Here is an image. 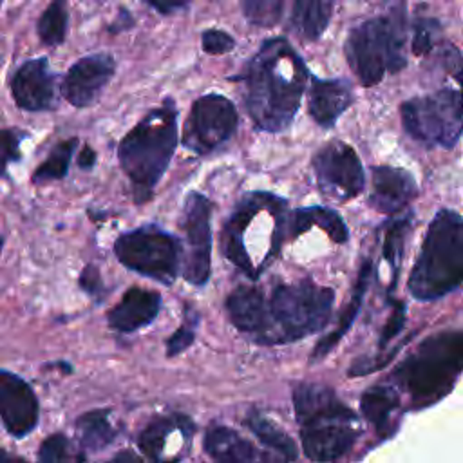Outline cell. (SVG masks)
I'll return each mask as SVG.
<instances>
[{
  "label": "cell",
  "mask_w": 463,
  "mask_h": 463,
  "mask_svg": "<svg viewBox=\"0 0 463 463\" xmlns=\"http://www.w3.org/2000/svg\"><path fill=\"white\" fill-rule=\"evenodd\" d=\"M242 101L253 125L264 132H284L300 107L307 69L284 38L260 45L242 72Z\"/></svg>",
  "instance_id": "1"
},
{
  "label": "cell",
  "mask_w": 463,
  "mask_h": 463,
  "mask_svg": "<svg viewBox=\"0 0 463 463\" xmlns=\"http://www.w3.org/2000/svg\"><path fill=\"white\" fill-rule=\"evenodd\" d=\"M286 199L269 192H248L232 210L222 226L224 257L250 279L259 275L279 255L286 237Z\"/></svg>",
  "instance_id": "2"
},
{
  "label": "cell",
  "mask_w": 463,
  "mask_h": 463,
  "mask_svg": "<svg viewBox=\"0 0 463 463\" xmlns=\"http://www.w3.org/2000/svg\"><path fill=\"white\" fill-rule=\"evenodd\" d=\"M293 407L304 454L313 461L340 459L362 434L356 412L327 385L298 383L293 391Z\"/></svg>",
  "instance_id": "3"
},
{
  "label": "cell",
  "mask_w": 463,
  "mask_h": 463,
  "mask_svg": "<svg viewBox=\"0 0 463 463\" xmlns=\"http://www.w3.org/2000/svg\"><path fill=\"white\" fill-rule=\"evenodd\" d=\"M177 145V107L166 98L152 109L118 145L121 170L132 184L136 203H146L166 172Z\"/></svg>",
  "instance_id": "4"
},
{
  "label": "cell",
  "mask_w": 463,
  "mask_h": 463,
  "mask_svg": "<svg viewBox=\"0 0 463 463\" xmlns=\"http://www.w3.org/2000/svg\"><path fill=\"white\" fill-rule=\"evenodd\" d=\"M463 367V333L441 331L425 338L392 371V382L414 411L430 407L454 389Z\"/></svg>",
  "instance_id": "5"
},
{
  "label": "cell",
  "mask_w": 463,
  "mask_h": 463,
  "mask_svg": "<svg viewBox=\"0 0 463 463\" xmlns=\"http://www.w3.org/2000/svg\"><path fill=\"white\" fill-rule=\"evenodd\" d=\"M463 280V221L443 208L430 221L407 288L416 300L429 302L458 289Z\"/></svg>",
  "instance_id": "6"
},
{
  "label": "cell",
  "mask_w": 463,
  "mask_h": 463,
  "mask_svg": "<svg viewBox=\"0 0 463 463\" xmlns=\"http://www.w3.org/2000/svg\"><path fill=\"white\" fill-rule=\"evenodd\" d=\"M405 34L403 0H394L385 14L371 18L351 31L345 42V58L364 87H373L387 72L394 74L405 67Z\"/></svg>",
  "instance_id": "7"
},
{
  "label": "cell",
  "mask_w": 463,
  "mask_h": 463,
  "mask_svg": "<svg viewBox=\"0 0 463 463\" xmlns=\"http://www.w3.org/2000/svg\"><path fill=\"white\" fill-rule=\"evenodd\" d=\"M333 302V288L317 286L307 279L273 288L266 302L269 322L266 345L297 342L322 331L331 320Z\"/></svg>",
  "instance_id": "8"
},
{
  "label": "cell",
  "mask_w": 463,
  "mask_h": 463,
  "mask_svg": "<svg viewBox=\"0 0 463 463\" xmlns=\"http://www.w3.org/2000/svg\"><path fill=\"white\" fill-rule=\"evenodd\" d=\"M400 114L405 132L425 146L452 148L461 137L463 112L458 89H441L403 101Z\"/></svg>",
  "instance_id": "9"
},
{
  "label": "cell",
  "mask_w": 463,
  "mask_h": 463,
  "mask_svg": "<svg viewBox=\"0 0 463 463\" xmlns=\"http://www.w3.org/2000/svg\"><path fill=\"white\" fill-rule=\"evenodd\" d=\"M181 253L179 239L154 224L125 232L114 242V255L125 268L166 286L179 273Z\"/></svg>",
  "instance_id": "10"
},
{
  "label": "cell",
  "mask_w": 463,
  "mask_h": 463,
  "mask_svg": "<svg viewBox=\"0 0 463 463\" xmlns=\"http://www.w3.org/2000/svg\"><path fill=\"white\" fill-rule=\"evenodd\" d=\"M235 105L222 94H206L194 101L183 128V145L197 156H208L237 130Z\"/></svg>",
  "instance_id": "11"
},
{
  "label": "cell",
  "mask_w": 463,
  "mask_h": 463,
  "mask_svg": "<svg viewBox=\"0 0 463 463\" xmlns=\"http://www.w3.org/2000/svg\"><path fill=\"white\" fill-rule=\"evenodd\" d=\"M311 165L320 190L335 201H351L365 186V174L358 154L351 145L340 139L320 146Z\"/></svg>",
  "instance_id": "12"
},
{
  "label": "cell",
  "mask_w": 463,
  "mask_h": 463,
  "mask_svg": "<svg viewBox=\"0 0 463 463\" xmlns=\"http://www.w3.org/2000/svg\"><path fill=\"white\" fill-rule=\"evenodd\" d=\"M212 203L199 192H188L181 213V228L186 237L183 277L192 286H204L212 269Z\"/></svg>",
  "instance_id": "13"
},
{
  "label": "cell",
  "mask_w": 463,
  "mask_h": 463,
  "mask_svg": "<svg viewBox=\"0 0 463 463\" xmlns=\"http://www.w3.org/2000/svg\"><path fill=\"white\" fill-rule=\"evenodd\" d=\"M194 421L179 412L154 418L137 436V449L154 461H174L190 447Z\"/></svg>",
  "instance_id": "14"
},
{
  "label": "cell",
  "mask_w": 463,
  "mask_h": 463,
  "mask_svg": "<svg viewBox=\"0 0 463 463\" xmlns=\"http://www.w3.org/2000/svg\"><path fill=\"white\" fill-rule=\"evenodd\" d=\"M0 418L13 438H24L33 432L40 418V405L33 387L7 369H0Z\"/></svg>",
  "instance_id": "15"
},
{
  "label": "cell",
  "mask_w": 463,
  "mask_h": 463,
  "mask_svg": "<svg viewBox=\"0 0 463 463\" xmlns=\"http://www.w3.org/2000/svg\"><path fill=\"white\" fill-rule=\"evenodd\" d=\"M114 71L116 61L110 54H89L69 69L61 83V94L74 107H89L99 98Z\"/></svg>",
  "instance_id": "16"
},
{
  "label": "cell",
  "mask_w": 463,
  "mask_h": 463,
  "mask_svg": "<svg viewBox=\"0 0 463 463\" xmlns=\"http://www.w3.org/2000/svg\"><path fill=\"white\" fill-rule=\"evenodd\" d=\"M11 92L24 110H52L56 107V80L47 60L34 58L25 61L11 78Z\"/></svg>",
  "instance_id": "17"
},
{
  "label": "cell",
  "mask_w": 463,
  "mask_h": 463,
  "mask_svg": "<svg viewBox=\"0 0 463 463\" xmlns=\"http://www.w3.org/2000/svg\"><path fill=\"white\" fill-rule=\"evenodd\" d=\"M228 318L235 329L250 335L257 344L266 345V336L269 329L266 300L259 288L239 286L226 298Z\"/></svg>",
  "instance_id": "18"
},
{
  "label": "cell",
  "mask_w": 463,
  "mask_h": 463,
  "mask_svg": "<svg viewBox=\"0 0 463 463\" xmlns=\"http://www.w3.org/2000/svg\"><path fill=\"white\" fill-rule=\"evenodd\" d=\"M416 194L418 183L411 172L385 165L373 168V190L369 203L376 212L396 213L405 208Z\"/></svg>",
  "instance_id": "19"
},
{
  "label": "cell",
  "mask_w": 463,
  "mask_h": 463,
  "mask_svg": "<svg viewBox=\"0 0 463 463\" xmlns=\"http://www.w3.org/2000/svg\"><path fill=\"white\" fill-rule=\"evenodd\" d=\"M161 309V295L143 288H128L121 300L109 309V327L118 333H134L148 326Z\"/></svg>",
  "instance_id": "20"
},
{
  "label": "cell",
  "mask_w": 463,
  "mask_h": 463,
  "mask_svg": "<svg viewBox=\"0 0 463 463\" xmlns=\"http://www.w3.org/2000/svg\"><path fill=\"white\" fill-rule=\"evenodd\" d=\"M353 103V87L344 78L311 80L307 110L317 125L331 128L344 110Z\"/></svg>",
  "instance_id": "21"
},
{
  "label": "cell",
  "mask_w": 463,
  "mask_h": 463,
  "mask_svg": "<svg viewBox=\"0 0 463 463\" xmlns=\"http://www.w3.org/2000/svg\"><path fill=\"white\" fill-rule=\"evenodd\" d=\"M402 409L400 392L392 385H373L360 396L362 416L374 427L380 436H392L396 412Z\"/></svg>",
  "instance_id": "22"
},
{
  "label": "cell",
  "mask_w": 463,
  "mask_h": 463,
  "mask_svg": "<svg viewBox=\"0 0 463 463\" xmlns=\"http://www.w3.org/2000/svg\"><path fill=\"white\" fill-rule=\"evenodd\" d=\"M311 226H320L333 242L344 244L349 239V230L342 217L326 206L297 208L286 215V237L295 239Z\"/></svg>",
  "instance_id": "23"
},
{
  "label": "cell",
  "mask_w": 463,
  "mask_h": 463,
  "mask_svg": "<svg viewBox=\"0 0 463 463\" xmlns=\"http://www.w3.org/2000/svg\"><path fill=\"white\" fill-rule=\"evenodd\" d=\"M204 450L212 459L224 463H251L262 459L248 439L224 425H213L206 430Z\"/></svg>",
  "instance_id": "24"
},
{
  "label": "cell",
  "mask_w": 463,
  "mask_h": 463,
  "mask_svg": "<svg viewBox=\"0 0 463 463\" xmlns=\"http://www.w3.org/2000/svg\"><path fill=\"white\" fill-rule=\"evenodd\" d=\"M371 275H373V262H371L369 259H364V262H362V266H360V271H358V279H356L354 291H353V295H351V302H349L347 307L342 311L336 329H335L331 335H327V336H324V338H320V340L317 342V345H315V349H313V353H311V356H309L311 362H318V360H322L326 354H329V353L336 347V344L342 340V336L351 329L354 318H356L358 313H360L364 297H365L367 288H369V282H371Z\"/></svg>",
  "instance_id": "25"
},
{
  "label": "cell",
  "mask_w": 463,
  "mask_h": 463,
  "mask_svg": "<svg viewBox=\"0 0 463 463\" xmlns=\"http://www.w3.org/2000/svg\"><path fill=\"white\" fill-rule=\"evenodd\" d=\"M74 429L80 447L85 452H99L118 438V429L110 421V409H94L81 414Z\"/></svg>",
  "instance_id": "26"
},
{
  "label": "cell",
  "mask_w": 463,
  "mask_h": 463,
  "mask_svg": "<svg viewBox=\"0 0 463 463\" xmlns=\"http://www.w3.org/2000/svg\"><path fill=\"white\" fill-rule=\"evenodd\" d=\"M335 0H295L291 24L293 29L304 40H317L326 31L331 14H333Z\"/></svg>",
  "instance_id": "27"
},
{
  "label": "cell",
  "mask_w": 463,
  "mask_h": 463,
  "mask_svg": "<svg viewBox=\"0 0 463 463\" xmlns=\"http://www.w3.org/2000/svg\"><path fill=\"white\" fill-rule=\"evenodd\" d=\"M244 425L269 449L277 450L284 459H297L298 458V450L295 441L279 427L275 425L271 420H268L264 414H260L259 411H251L246 420Z\"/></svg>",
  "instance_id": "28"
},
{
  "label": "cell",
  "mask_w": 463,
  "mask_h": 463,
  "mask_svg": "<svg viewBox=\"0 0 463 463\" xmlns=\"http://www.w3.org/2000/svg\"><path fill=\"white\" fill-rule=\"evenodd\" d=\"M78 145L76 137L60 141L51 154L47 156V159L34 170L33 174V183H49V181H56V179H63L69 172V165L74 154V148Z\"/></svg>",
  "instance_id": "29"
},
{
  "label": "cell",
  "mask_w": 463,
  "mask_h": 463,
  "mask_svg": "<svg viewBox=\"0 0 463 463\" xmlns=\"http://www.w3.org/2000/svg\"><path fill=\"white\" fill-rule=\"evenodd\" d=\"M67 0H52L38 22V34L45 45H60L67 33Z\"/></svg>",
  "instance_id": "30"
},
{
  "label": "cell",
  "mask_w": 463,
  "mask_h": 463,
  "mask_svg": "<svg viewBox=\"0 0 463 463\" xmlns=\"http://www.w3.org/2000/svg\"><path fill=\"white\" fill-rule=\"evenodd\" d=\"M411 230V213L407 217L396 219L387 226L385 239H383V257L389 262L392 269V286L394 288L402 266V257H403V246H405V237Z\"/></svg>",
  "instance_id": "31"
},
{
  "label": "cell",
  "mask_w": 463,
  "mask_h": 463,
  "mask_svg": "<svg viewBox=\"0 0 463 463\" xmlns=\"http://www.w3.org/2000/svg\"><path fill=\"white\" fill-rule=\"evenodd\" d=\"M87 456L83 452H76V449H72L71 439L61 434H51L47 439H43V443L40 445L38 450V459L43 463H54V461H83Z\"/></svg>",
  "instance_id": "32"
},
{
  "label": "cell",
  "mask_w": 463,
  "mask_h": 463,
  "mask_svg": "<svg viewBox=\"0 0 463 463\" xmlns=\"http://www.w3.org/2000/svg\"><path fill=\"white\" fill-rule=\"evenodd\" d=\"M244 16L262 27H271L280 20L284 0H241Z\"/></svg>",
  "instance_id": "33"
},
{
  "label": "cell",
  "mask_w": 463,
  "mask_h": 463,
  "mask_svg": "<svg viewBox=\"0 0 463 463\" xmlns=\"http://www.w3.org/2000/svg\"><path fill=\"white\" fill-rule=\"evenodd\" d=\"M197 322H199V315L194 311L192 306L186 304L184 306V322L166 340V356H177L194 344Z\"/></svg>",
  "instance_id": "34"
},
{
  "label": "cell",
  "mask_w": 463,
  "mask_h": 463,
  "mask_svg": "<svg viewBox=\"0 0 463 463\" xmlns=\"http://www.w3.org/2000/svg\"><path fill=\"white\" fill-rule=\"evenodd\" d=\"M441 34V27L438 20L418 16L414 22V36H412V52L416 56H423L432 51L438 38Z\"/></svg>",
  "instance_id": "35"
},
{
  "label": "cell",
  "mask_w": 463,
  "mask_h": 463,
  "mask_svg": "<svg viewBox=\"0 0 463 463\" xmlns=\"http://www.w3.org/2000/svg\"><path fill=\"white\" fill-rule=\"evenodd\" d=\"M24 137H27V134L20 128L0 130V177H4L7 168L22 157L20 145Z\"/></svg>",
  "instance_id": "36"
},
{
  "label": "cell",
  "mask_w": 463,
  "mask_h": 463,
  "mask_svg": "<svg viewBox=\"0 0 463 463\" xmlns=\"http://www.w3.org/2000/svg\"><path fill=\"white\" fill-rule=\"evenodd\" d=\"M201 45L208 54H224L235 47V40L224 31L208 29L201 34Z\"/></svg>",
  "instance_id": "37"
},
{
  "label": "cell",
  "mask_w": 463,
  "mask_h": 463,
  "mask_svg": "<svg viewBox=\"0 0 463 463\" xmlns=\"http://www.w3.org/2000/svg\"><path fill=\"white\" fill-rule=\"evenodd\" d=\"M405 315H407V307L403 302H396L392 307V313L385 324V327L382 329L380 335V342H378V349L383 351L387 347V344L403 329L405 324Z\"/></svg>",
  "instance_id": "38"
},
{
  "label": "cell",
  "mask_w": 463,
  "mask_h": 463,
  "mask_svg": "<svg viewBox=\"0 0 463 463\" xmlns=\"http://www.w3.org/2000/svg\"><path fill=\"white\" fill-rule=\"evenodd\" d=\"M80 286L85 293L92 297H99L103 289V282L99 279V271L94 264H87L80 273Z\"/></svg>",
  "instance_id": "39"
},
{
  "label": "cell",
  "mask_w": 463,
  "mask_h": 463,
  "mask_svg": "<svg viewBox=\"0 0 463 463\" xmlns=\"http://www.w3.org/2000/svg\"><path fill=\"white\" fill-rule=\"evenodd\" d=\"M443 58H445V65H447L449 72H452L454 78L459 80V74H461V54H459V51L454 45H449L443 52Z\"/></svg>",
  "instance_id": "40"
},
{
  "label": "cell",
  "mask_w": 463,
  "mask_h": 463,
  "mask_svg": "<svg viewBox=\"0 0 463 463\" xmlns=\"http://www.w3.org/2000/svg\"><path fill=\"white\" fill-rule=\"evenodd\" d=\"M148 2L152 7H156L159 13H172L175 9H181L186 5L188 0H145Z\"/></svg>",
  "instance_id": "41"
},
{
  "label": "cell",
  "mask_w": 463,
  "mask_h": 463,
  "mask_svg": "<svg viewBox=\"0 0 463 463\" xmlns=\"http://www.w3.org/2000/svg\"><path fill=\"white\" fill-rule=\"evenodd\" d=\"M94 163H96V154H94V150H92L89 145H85V146L81 148V152H80L78 165H80V168L89 170V168L94 166Z\"/></svg>",
  "instance_id": "42"
},
{
  "label": "cell",
  "mask_w": 463,
  "mask_h": 463,
  "mask_svg": "<svg viewBox=\"0 0 463 463\" xmlns=\"http://www.w3.org/2000/svg\"><path fill=\"white\" fill-rule=\"evenodd\" d=\"M2 246H4V239H2V235H0V251H2Z\"/></svg>",
  "instance_id": "43"
}]
</instances>
